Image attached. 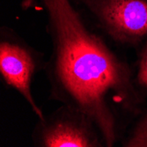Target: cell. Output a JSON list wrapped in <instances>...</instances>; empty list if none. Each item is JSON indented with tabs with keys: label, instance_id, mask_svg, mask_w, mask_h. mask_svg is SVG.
Wrapping results in <instances>:
<instances>
[{
	"label": "cell",
	"instance_id": "cell-1",
	"mask_svg": "<svg viewBox=\"0 0 147 147\" xmlns=\"http://www.w3.org/2000/svg\"><path fill=\"white\" fill-rule=\"evenodd\" d=\"M47 17L51 54L44 70L49 100L86 114L106 147L120 144L145 102L128 60L92 31L71 0H39Z\"/></svg>",
	"mask_w": 147,
	"mask_h": 147
},
{
	"label": "cell",
	"instance_id": "cell-4",
	"mask_svg": "<svg viewBox=\"0 0 147 147\" xmlns=\"http://www.w3.org/2000/svg\"><path fill=\"white\" fill-rule=\"evenodd\" d=\"M31 138L35 147H106L92 120L63 104L43 120L38 119Z\"/></svg>",
	"mask_w": 147,
	"mask_h": 147
},
{
	"label": "cell",
	"instance_id": "cell-2",
	"mask_svg": "<svg viewBox=\"0 0 147 147\" xmlns=\"http://www.w3.org/2000/svg\"><path fill=\"white\" fill-rule=\"evenodd\" d=\"M117 46L136 50L147 40V0H71Z\"/></svg>",
	"mask_w": 147,
	"mask_h": 147
},
{
	"label": "cell",
	"instance_id": "cell-6",
	"mask_svg": "<svg viewBox=\"0 0 147 147\" xmlns=\"http://www.w3.org/2000/svg\"><path fill=\"white\" fill-rule=\"evenodd\" d=\"M133 67L134 85L141 99L147 102V40L137 49V59Z\"/></svg>",
	"mask_w": 147,
	"mask_h": 147
},
{
	"label": "cell",
	"instance_id": "cell-5",
	"mask_svg": "<svg viewBox=\"0 0 147 147\" xmlns=\"http://www.w3.org/2000/svg\"><path fill=\"white\" fill-rule=\"evenodd\" d=\"M120 144L123 147H147V102Z\"/></svg>",
	"mask_w": 147,
	"mask_h": 147
},
{
	"label": "cell",
	"instance_id": "cell-3",
	"mask_svg": "<svg viewBox=\"0 0 147 147\" xmlns=\"http://www.w3.org/2000/svg\"><path fill=\"white\" fill-rule=\"evenodd\" d=\"M44 53L31 46L14 29L0 28V78L7 88L15 90L39 120L45 115L34 100L32 86L35 76L46 68Z\"/></svg>",
	"mask_w": 147,
	"mask_h": 147
},
{
	"label": "cell",
	"instance_id": "cell-7",
	"mask_svg": "<svg viewBox=\"0 0 147 147\" xmlns=\"http://www.w3.org/2000/svg\"><path fill=\"white\" fill-rule=\"evenodd\" d=\"M20 6L24 11L39 8V0H21Z\"/></svg>",
	"mask_w": 147,
	"mask_h": 147
}]
</instances>
